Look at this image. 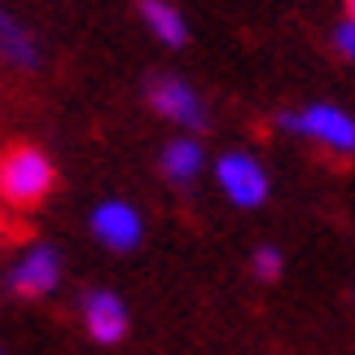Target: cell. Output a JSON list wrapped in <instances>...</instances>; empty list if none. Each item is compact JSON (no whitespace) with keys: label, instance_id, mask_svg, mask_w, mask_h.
<instances>
[{"label":"cell","instance_id":"5b68a950","mask_svg":"<svg viewBox=\"0 0 355 355\" xmlns=\"http://www.w3.org/2000/svg\"><path fill=\"white\" fill-rule=\"evenodd\" d=\"M88 228H92V237H97L105 250H114V254H128L141 245L145 237V220H141V211L132 207V202H123V198H105L92 207L88 215Z\"/></svg>","mask_w":355,"mask_h":355},{"label":"cell","instance_id":"277c9868","mask_svg":"<svg viewBox=\"0 0 355 355\" xmlns=\"http://www.w3.org/2000/svg\"><path fill=\"white\" fill-rule=\"evenodd\" d=\"M145 101H149L154 114H162L167 123H175V128H184V132L207 128V105H202V97L193 92V84L180 79V75H154L145 84Z\"/></svg>","mask_w":355,"mask_h":355},{"label":"cell","instance_id":"3957f363","mask_svg":"<svg viewBox=\"0 0 355 355\" xmlns=\"http://www.w3.org/2000/svg\"><path fill=\"white\" fill-rule=\"evenodd\" d=\"M215 184H220V193L233 202V207H241V211L263 207L268 193H272L263 162H259L254 154H245V149H228V154L215 162Z\"/></svg>","mask_w":355,"mask_h":355},{"label":"cell","instance_id":"9c48e42d","mask_svg":"<svg viewBox=\"0 0 355 355\" xmlns=\"http://www.w3.org/2000/svg\"><path fill=\"white\" fill-rule=\"evenodd\" d=\"M202 167H207V154H202V145H198V136H171L167 145H162V154H158V171L167 175L171 184H193Z\"/></svg>","mask_w":355,"mask_h":355},{"label":"cell","instance_id":"4fadbf2b","mask_svg":"<svg viewBox=\"0 0 355 355\" xmlns=\"http://www.w3.org/2000/svg\"><path fill=\"white\" fill-rule=\"evenodd\" d=\"M347 9H351V18H355V0H347Z\"/></svg>","mask_w":355,"mask_h":355},{"label":"cell","instance_id":"8992f818","mask_svg":"<svg viewBox=\"0 0 355 355\" xmlns=\"http://www.w3.org/2000/svg\"><path fill=\"white\" fill-rule=\"evenodd\" d=\"M58 281H62V259L44 241L26 245V250L18 254V263L5 272L9 294H18V298H44V294L58 290Z\"/></svg>","mask_w":355,"mask_h":355},{"label":"cell","instance_id":"52a82bcc","mask_svg":"<svg viewBox=\"0 0 355 355\" xmlns=\"http://www.w3.org/2000/svg\"><path fill=\"white\" fill-rule=\"evenodd\" d=\"M79 316L88 324V338L101 347H114L128 338V303L114 290H88L79 303Z\"/></svg>","mask_w":355,"mask_h":355},{"label":"cell","instance_id":"6da1fadb","mask_svg":"<svg viewBox=\"0 0 355 355\" xmlns=\"http://www.w3.org/2000/svg\"><path fill=\"white\" fill-rule=\"evenodd\" d=\"M58 184V167L35 145H9L0 154V198L9 207H35Z\"/></svg>","mask_w":355,"mask_h":355},{"label":"cell","instance_id":"30bf717a","mask_svg":"<svg viewBox=\"0 0 355 355\" xmlns=\"http://www.w3.org/2000/svg\"><path fill=\"white\" fill-rule=\"evenodd\" d=\"M136 13H141V22L149 26V35H154L158 44H167V49L189 44V22L171 0H136Z\"/></svg>","mask_w":355,"mask_h":355},{"label":"cell","instance_id":"7a4b0ae2","mask_svg":"<svg viewBox=\"0 0 355 355\" xmlns=\"http://www.w3.org/2000/svg\"><path fill=\"white\" fill-rule=\"evenodd\" d=\"M277 128L290 136H307L334 154H355V119L343 105H307V110H281Z\"/></svg>","mask_w":355,"mask_h":355},{"label":"cell","instance_id":"8fae6325","mask_svg":"<svg viewBox=\"0 0 355 355\" xmlns=\"http://www.w3.org/2000/svg\"><path fill=\"white\" fill-rule=\"evenodd\" d=\"M281 268H285V259H281L277 245H259V250L250 254V272H254L259 281H277Z\"/></svg>","mask_w":355,"mask_h":355},{"label":"cell","instance_id":"7c38bea8","mask_svg":"<svg viewBox=\"0 0 355 355\" xmlns=\"http://www.w3.org/2000/svg\"><path fill=\"white\" fill-rule=\"evenodd\" d=\"M334 49L343 53L347 62H355V18H347V22L334 31Z\"/></svg>","mask_w":355,"mask_h":355},{"label":"cell","instance_id":"ba28073f","mask_svg":"<svg viewBox=\"0 0 355 355\" xmlns=\"http://www.w3.org/2000/svg\"><path fill=\"white\" fill-rule=\"evenodd\" d=\"M0 58L18 66V71H40L44 66V49L31 35V26H22L5 5H0Z\"/></svg>","mask_w":355,"mask_h":355}]
</instances>
